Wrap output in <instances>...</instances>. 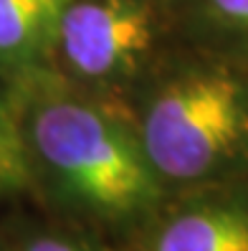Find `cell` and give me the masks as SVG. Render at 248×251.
Returning a JSON list of instances; mask_svg holds the SVG:
<instances>
[{
    "label": "cell",
    "instance_id": "6da1fadb",
    "mask_svg": "<svg viewBox=\"0 0 248 251\" xmlns=\"http://www.w3.org/2000/svg\"><path fill=\"white\" fill-rule=\"evenodd\" d=\"M31 188L66 224L124 246L165 201L122 99L41 71L10 84Z\"/></svg>",
    "mask_w": 248,
    "mask_h": 251
},
{
    "label": "cell",
    "instance_id": "7a4b0ae2",
    "mask_svg": "<svg viewBox=\"0 0 248 251\" xmlns=\"http://www.w3.org/2000/svg\"><path fill=\"white\" fill-rule=\"evenodd\" d=\"M124 104L165 193L248 178V69L175 41Z\"/></svg>",
    "mask_w": 248,
    "mask_h": 251
},
{
    "label": "cell",
    "instance_id": "3957f363",
    "mask_svg": "<svg viewBox=\"0 0 248 251\" xmlns=\"http://www.w3.org/2000/svg\"><path fill=\"white\" fill-rule=\"evenodd\" d=\"M172 43L167 0H68L56 23L51 71L124 101Z\"/></svg>",
    "mask_w": 248,
    "mask_h": 251
},
{
    "label": "cell",
    "instance_id": "277c9868",
    "mask_svg": "<svg viewBox=\"0 0 248 251\" xmlns=\"http://www.w3.org/2000/svg\"><path fill=\"white\" fill-rule=\"evenodd\" d=\"M122 251H248V178L167 193Z\"/></svg>",
    "mask_w": 248,
    "mask_h": 251
},
{
    "label": "cell",
    "instance_id": "5b68a950",
    "mask_svg": "<svg viewBox=\"0 0 248 251\" xmlns=\"http://www.w3.org/2000/svg\"><path fill=\"white\" fill-rule=\"evenodd\" d=\"M68 0H0V76L8 84L51 71L56 23Z\"/></svg>",
    "mask_w": 248,
    "mask_h": 251
},
{
    "label": "cell",
    "instance_id": "8992f818",
    "mask_svg": "<svg viewBox=\"0 0 248 251\" xmlns=\"http://www.w3.org/2000/svg\"><path fill=\"white\" fill-rule=\"evenodd\" d=\"M175 41L248 69V0H167Z\"/></svg>",
    "mask_w": 248,
    "mask_h": 251
},
{
    "label": "cell",
    "instance_id": "52a82bcc",
    "mask_svg": "<svg viewBox=\"0 0 248 251\" xmlns=\"http://www.w3.org/2000/svg\"><path fill=\"white\" fill-rule=\"evenodd\" d=\"M28 190L33 188L13 107V89L0 76V198H13Z\"/></svg>",
    "mask_w": 248,
    "mask_h": 251
},
{
    "label": "cell",
    "instance_id": "ba28073f",
    "mask_svg": "<svg viewBox=\"0 0 248 251\" xmlns=\"http://www.w3.org/2000/svg\"><path fill=\"white\" fill-rule=\"evenodd\" d=\"M0 251H122L104 236L61 221L58 226H25L0 241Z\"/></svg>",
    "mask_w": 248,
    "mask_h": 251
}]
</instances>
